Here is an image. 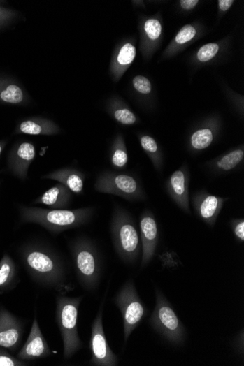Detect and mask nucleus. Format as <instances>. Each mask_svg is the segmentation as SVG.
I'll list each match as a JSON object with an SVG mask.
<instances>
[{
  "mask_svg": "<svg viewBox=\"0 0 244 366\" xmlns=\"http://www.w3.org/2000/svg\"><path fill=\"white\" fill-rule=\"evenodd\" d=\"M22 258L27 272L36 282L61 294L71 290L67 272L58 254L43 244H31L22 250Z\"/></svg>",
  "mask_w": 244,
  "mask_h": 366,
  "instance_id": "nucleus-1",
  "label": "nucleus"
},
{
  "mask_svg": "<svg viewBox=\"0 0 244 366\" xmlns=\"http://www.w3.org/2000/svg\"><path fill=\"white\" fill-rule=\"evenodd\" d=\"M20 213L23 221L38 224L53 233H60L87 224L93 215L94 210H44L22 206Z\"/></svg>",
  "mask_w": 244,
  "mask_h": 366,
  "instance_id": "nucleus-2",
  "label": "nucleus"
},
{
  "mask_svg": "<svg viewBox=\"0 0 244 366\" xmlns=\"http://www.w3.org/2000/svg\"><path fill=\"white\" fill-rule=\"evenodd\" d=\"M71 251L79 284L86 291H96L102 277V262L99 251L86 237H79L73 242Z\"/></svg>",
  "mask_w": 244,
  "mask_h": 366,
  "instance_id": "nucleus-3",
  "label": "nucleus"
},
{
  "mask_svg": "<svg viewBox=\"0 0 244 366\" xmlns=\"http://www.w3.org/2000/svg\"><path fill=\"white\" fill-rule=\"evenodd\" d=\"M83 297L69 298L60 294L57 296L56 323L61 333L64 346V357L72 358L81 348L78 332V309Z\"/></svg>",
  "mask_w": 244,
  "mask_h": 366,
  "instance_id": "nucleus-4",
  "label": "nucleus"
},
{
  "mask_svg": "<svg viewBox=\"0 0 244 366\" xmlns=\"http://www.w3.org/2000/svg\"><path fill=\"white\" fill-rule=\"evenodd\" d=\"M110 232L118 256L126 263H134L141 251L139 234L133 218L119 206L113 211Z\"/></svg>",
  "mask_w": 244,
  "mask_h": 366,
  "instance_id": "nucleus-5",
  "label": "nucleus"
},
{
  "mask_svg": "<svg viewBox=\"0 0 244 366\" xmlns=\"http://www.w3.org/2000/svg\"><path fill=\"white\" fill-rule=\"evenodd\" d=\"M156 305L150 320L154 330L170 344L182 346L186 339V330L166 296L156 289Z\"/></svg>",
  "mask_w": 244,
  "mask_h": 366,
  "instance_id": "nucleus-6",
  "label": "nucleus"
},
{
  "mask_svg": "<svg viewBox=\"0 0 244 366\" xmlns=\"http://www.w3.org/2000/svg\"><path fill=\"white\" fill-rule=\"evenodd\" d=\"M113 301L122 313L124 342L127 343L131 333L148 315V310L140 298L132 279L124 284Z\"/></svg>",
  "mask_w": 244,
  "mask_h": 366,
  "instance_id": "nucleus-7",
  "label": "nucleus"
},
{
  "mask_svg": "<svg viewBox=\"0 0 244 366\" xmlns=\"http://www.w3.org/2000/svg\"><path fill=\"white\" fill-rule=\"evenodd\" d=\"M106 297V294L92 325V335L89 342L92 358L89 362L91 365L116 366L119 363L118 357L112 351L103 329V313Z\"/></svg>",
  "mask_w": 244,
  "mask_h": 366,
  "instance_id": "nucleus-8",
  "label": "nucleus"
},
{
  "mask_svg": "<svg viewBox=\"0 0 244 366\" xmlns=\"http://www.w3.org/2000/svg\"><path fill=\"white\" fill-rule=\"evenodd\" d=\"M94 187L97 192L120 196L128 200H141L143 197L136 180L125 174L105 173L97 179Z\"/></svg>",
  "mask_w": 244,
  "mask_h": 366,
  "instance_id": "nucleus-9",
  "label": "nucleus"
},
{
  "mask_svg": "<svg viewBox=\"0 0 244 366\" xmlns=\"http://www.w3.org/2000/svg\"><path fill=\"white\" fill-rule=\"evenodd\" d=\"M23 325L4 307H0V347L15 351L23 337Z\"/></svg>",
  "mask_w": 244,
  "mask_h": 366,
  "instance_id": "nucleus-10",
  "label": "nucleus"
},
{
  "mask_svg": "<svg viewBox=\"0 0 244 366\" xmlns=\"http://www.w3.org/2000/svg\"><path fill=\"white\" fill-rule=\"evenodd\" d=\"M142 248L141 266L148 265L153 258L158 244L159 235L157 221L152 212H145L140 219Z\"/></svg>",
  "mask_w": 244,
  "mask_h": 366,
  "instance_id": "nucleus-11",
  "label": "nucleus"
},
{
  "mask_svg": "<svg viewBox=\"0 0 244 366\" xmlns=\"http://www.w3.org/2000/svg\"><path fill=\"white\" fill-rule=\"evenodd\" d=\"M52 350L43 335L37 318L35 317L29 337L18 354L22 360H34L50 356Z\"/></svg>",
  "mask_w": 244,
  "mask_h": 366,
  "instance_id": "nucleus-12",
  "label": "nucleus"
},
{
  "mask_svg": "<svg viewBox=\"0 0 244 366\" xmlns=\"http://www.w3.org/2000/svg\"><path fill=\"white\" fill-rule=\"evenodd\" d=\"M36 157V148L31 142H24L16 147L9 159V166L15 176L26 180L28 169Z\"/></svg>",
  "mask_w": 244,
  "mask_h": 366,
  "instance_id": "nucleus-13",
  "label": "nucleus"
},
{
  "mask_svg": "<svg viewBox=\"0 0 244 366\" xmlns=\"http://www.w3.org/2000/svg\"><path fill=\"white\" fill-rule=\"evenodd\" d=\"M224 200V198L203 193L194 198V209L200 219L208 226H214Z\"/></svg>",
  "mask_w": 244,
  "mask_h": 366,
  "instance_id": "nucleus-14",
  "label": "nucleus"
},
{
  "mask_svg": "<svg viewBox=\"0 0 244 366\" xmlns=\"http://www.w3.org/2000/svg\"><path fill=\"white\" fill-rule=\"evenodd\" d=\"M169 192L176 204L187 214H190L189 204L188 178L182 170L175 171L168 183Z\"/></svg>",
  "mask_w": 244,
  "mask_h": 366,
  "instance_id": "nucleus-15",
  "label": "nucleus"
},
{
  "mask_svg": "<svg viewBox=\"0 0 244 366\" xmlns=\"http://www.w3.org/2000/svg\"><path fill=\"white\" fill-rule=\"evenodd\" d=\"M72 198L71 191L61 183L47 190L34 203L50 207L52 210L68 208Z\"/></svg>",
  "mask_w": 244,
  "mask_h": 366,
  "instance_id": "nucleus-16",
  "label": "nucleus"
},
{
  "mask_svg": "<svg viewBox=\"0 0 244 366\" xmlns=\"http://www.w3.org/2000/svg\"><path fill=\"white\" fill-rule=\"evenodd\" d=\"M59 132V127L54 122L38 118L23 121L15 130V133L31 136H53Z\"/></svg>",
  "mask_w": 244,
  "mask_h": 366,
  "instance_id": "nucleus-17",
  "label": "nucleus"
},
{
  "mask_svg": "<svg viewBox=\"0 0 244 366\" xmlns=\"http://www.w3.org/2000/svg\"><path fill=\"white\" fill-rule=\"evenodd\" d=\"M43 179L57 181L74 193H80L84 189L85 177L83 174L72 168L55 170L46 175Z\"/></svg>",
  "mask_w": 244,
  "mask_h": 366,
  "instance_id": "nucleus-18",
  "label": "nucleus"
},
{
  "mask_svg": "<svg viewBox=\"0 0 244 366\" xmlns=\"http://www.w3.org/2000/svg\"><path fill=\"white\" fill-rule=\"evenodd\" d=\"M17 281L16 266L8 254H5L0 261V293L12 289Z\"/></svg>",
  "mask_w": 244,
  "mask_h": 366,
  "instance_id": "nucleus-19",
  "label": "nucleus"
},
{
  "mask_svg": "<svg viewBox=\"0 0 244 366\" xmlns=\"http://www.w3.org/2000/svg\"><path fill=\"white\" fill-rule=\"evenodd\" d=\"M24 100V93L19 85L0 79V102L16 105L23 103Z\"/></svg>",
  "mask_w": 244,
  "mask_h": 366,
  "instance_id": "nucleus-20",
  "label": "nucleus"
},
{
  "mask_svg": "<svg viewBox=\"0 0 244 366\" xmlns=\"http://www.w3.org/2000/svg\"><path fill=\"white\" fill-rule=\"evenodd\" d=\"M213 133L209 129L199 130L192 136L191 143L194 149L202 150L206 149L213 141Z\"/></svg>",
  "mask_w": 244,
  "mask_h": 366,
  "instance_id": "nucleus-21",
  "label": "nucleus"
},
{
  "mask_svg": "<svg viewBox=\"0 0 244 366\" xmlns=\"http://www.w3.org/2000/svg\"><path fill=\"white\" fill-rule=\"evenodd\" d=\"M244 152L241 149L235 150L224 156L217 162V167L222 170L229 171L237 166L243 160Z\"/></svg>",
  "mask_w": 244,
  "mask_h": 366,
  "instance_id": "nucleus-22",
  "label": "nucleus"
},
{
  "mask_svg": "<svg viewBox=\"0 0 244 366\" xmlns=\"http://www.w3.org/2000/svg\"><path fill=\"white\" fill-rule=\"evenodd\" d=\"M136 50L131 43H126L122 47L117 55V61L121 68L128 66L136 57Z\"/></svg>",
  "mask_w": 244,
  "mask_h": 366,
  "instance_id": "nucleus-23",
  "label": "nucleus"
},
{
  "mask_svg": "<svg viewBox=\"0 0 244 366\" xmlns=\"http://www.w3.org/2000/svg\"><path fill=\"white\" fill-rule=\"evenodd\" d=\"M112 154L111 163L118 168H124L128 162V155L122 141H118Z\"/></svg>",
  "mask_w": 244,
  "mask_h": 366,
  "instance_id": "nucleus-24",
  "label": "nucleus"
},
{
  "mask_svg": "<svg viewBox=\"0 0 244 366\" xmlns=\"http://www.w3.org/2000/svg\"><path fill=\"white\" fill-rule=\"evenodd\" d=\"M113 117L115 119L124 125H131L136 123V117L132 112L126 108H119L113 112Z\"/></svg>",
  "mask_w": 244,
  "mask_h": 366,
  "instance_id": "nucleus-25",
  "label": "nucleus"
},
{
  "mask_svg": "<svg viewBox=\"0 0 244 366\" xmlns=\"http://www.w3.org/2000/svg\"><path fill=\"white\" fill-rule=\"evenodd\" d=\"M219 52V45L216 43H208L201 47L198 58L202 62L208 61L214 58Z\"/></svg>",
  "mask_w": 244,
  "mask_h": 366,
  "instance_id": "nucleus-26",
  "label": "nucleus"
},
{
  "mask_svg": "<svg viewBox=\"0 0 244 366\" xmlns=\"http://www.w3.org/2000/svg\"><path fill=\"white\" fill-rule=\"evenodd\" d=\"M144 29L151 40H157L161 35L162 26L157 20H149L145 22Z\"/></svg>",
  "mask_w": 244,
  "mask_h": 366,
  "instance_id": "nucleus-27",
  "label": "nucleus"
},
{
  "mask_svg": "<svg viewBox=\"0 0 244 366\" xmlns=\"http://www.w3.org/2000/svg\"><path fill=\"white\" fill-rule=\"evenodd\" d=\"M195 35H196V30L191 25H186L178 34L175 42L178 44L186 43L192 40Z\"/></svg>",
  "mask_w": 244,
  "mask_h": 366,
  "instance_id": "nucleus-28",
  "label": "nucleus"
},
{
  "mask_svg": "<svg viewBox=\"0 0 244 366\" xmlns=\"http://www.w3.org/2000/svg\"><path fill=\"white\" fill-rule=\"evenodd\" d=\"M27 363L19 358H15L8 353L6 350L0 349V366H23Z\"/></svg>",
  "mask_w": 244,
  "mask_h": 366,
  "instance_id": "nucleus-29",
  "label": "nucleus"
},
{
  "mask_svg": "<svg viewBox=\"0 0 244 366\" xmlns=\"http://www.w3.org/2000/svg\"><path fill=\"white\" fill-rule=\"evenodd\" d=\"M135 89L141 94H148L152 92V85L148 78L138 75L134 78Z\"/></svg>",
  "mask_w": 244,
  "mask_h": 366,
  "instance_id": "nucleus-30",
  "label": "nucleus"
},
{
  "mask_svg": "<svg viewBox=\"0 0 244 366\" xmlns=\"http://www.w3.org/2000/svg\"><path fill=\"white\" fill-rule=\"evenodd\" d=\"M141 145L145 152L156 153L158 149L157 143L154 138L150 136H143L141 138Z\"/></svg>",
  "mask_w": 244,
  "mask_h": 366,
  "instance_id": "nucleus-31",
  "label": "nucleus"
},
{
  "mask_svg": "<svg viewBox=\"0 0 244 366\" xmlns=\"http://www.w3.org/2000/svg\"><path fill=\"white\" fill-rule=\"evenodd\" d=\"M232 229L234 235L241 242H244V221L243 219L232 221Z\"/></svg>",
  "mask_w": 244,
  "mask_h": 366,
  "instance_id": "nucleus-32",
  "label": "nucleus"
},
{
  "mask_svg": "<svg viewBox=\"0 0 244 366\" xmlns=\"http://www.w3.org/2000/svg\"><path fill=\"white\" fill-rule=\"evenodd\" d=\"M15 17V13L10 9L0 7V27L6 24Z\"/></svg>",
  "mask_w": 244,
  "mask_h": 366,
  "instance_id": "nucleus-33",
  "label": "nucleus"
},
{
  "mask_svg": "<svg viewBox=\"0 0 244 366\" xmlns=\"http://www.w3.org/2000/svg\"><path fill=\"white\" fill-rule=\"evenodd\" d=\"M199 3V0H182L181 6L185 10H191L196 6Z\"/></svg>",
  "mask_w": 244,
  "mask_h": 366,
  "instance_id": "nucleus-34",
  "label": "nucleus"
},
{
  "mask_svg": "<svg viewBox=\"0 0 244 366\" xmlns=\"http://www.w3.org/2000/svg\"><path fill=\"white\" fill-rule=\"evenodd\" d=\"M219 6L221 10L227 11L229 10L233 6L234 0H220Z\"/></svg>",
  "mask_w": 244,
  "mask_h": 366,
  "instance_id": "nucleus-35",
  "label": "nucleus"
},
{
  "mask_svg": "<svg viewBox=\"0 0 244 366\" xmlns=\"http://www.w3.org/2000/svg\"><path fill=\"white\" fill-rule=\"evenodd\" d=\"M5 147V142H0V155H1V153L3 150V148Z\"/></svg>",
  "mask_w": 244,
  "mask_h": 366,
  "instance_id": "nucleus-36",
  "label": "nucleus"
}]
</instances>
